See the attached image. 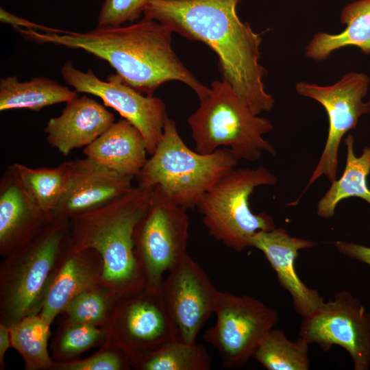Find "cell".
<instances>
[{
    "label": "cell",
    "mask_w": 370,
    "mask_h": 370,
    "mask_svg": "<svg viewBox=\"0 0 370 370\" xmlns=\"http://www.w3.org/2000/svg\"><path fill=\"white\" fill-rule=\"evenodd\" d=\"M239 1L151 0L143 14L212 49L218 56L223 79L254 114L260 115L273 108L275 99L263 83L267 71L259 62L262 38L239 18Z\"/></svg>",
    "instance_id": "1"
},
{
    "label": "cell",
    "mask_w": 370,
    "mask_h": 370,
    "mask_svg": "<svg viewBox=\"0 0 370 370\" xmlns=\"http://www.w3.org/2000/svg\"><path fill=\"white\" fill-rule=\"evenodd\" d=\"M28 40L84 50L110 64L128 86L147 95L169 81L188 86L199 101L210 88L184 65L171 47L173 32L160 22L145 18L129 25L97 26L86 32H40L16 29Z\"/></svg>",
    "instance_id": "2"
},
{
    "label": "cell",
    "mask_w": 370,
    "mask_h": 370,
    "mask_svg": "<svg viewBox=\"0 0 370 370\" xmlns=\"http://www.w3.org/2000/svg\"><path fill=\"white\" fill-rule=\"evenodd\" d=\"M151 197V188L134 186L112 201L69 220L72 246L99 253L103 260L101 284L121 297L145 287L134 254V232Z\"/></svg>",
    "instance_id": "3"
},
{
    "label": "cell",
    "mask_w": 370,
    "mask_h": 370,
    "mask_svg": "<svg viewBox=\"0 0 370 370\" xmlns=\"http://www.w3.org/2000/svg\"><path fill=\"white\" fill-rule=\"evenodd\" d=\"M238 161L227 147L208 154L190 149L174 120L167 117L156 150L135 178L138 188L157 186L175 204L193 208L207 190L236 168Z\"/></svg>",
    "instance_id": "4"
},
{
    "label": "cell",
    "mask_w": 370,
    "mask_h": 370,
    "mask_svg": "<svg viewBox=\"0 0 370 370\" xmlns=\"http://www.w3.org/2000/svg\"><path fill=\"white\" fill-rule=\"evenodd\" d=\"M210 88L187 119L195 150L208 154L227 147L238 160L256 161L264 151L275 156L263 137L274 128L270 120L254 114L226 80H215Z\"/></svg>",
    "instance_id": "5"
},
{
    "label": "cell",
    "mask_w": 370,
    "mask_h": 370,
    "mask_svg": "<svg viewBox=\"0 0 370 370\" xmlns=\"http://www.w3.org/2000/svg\"><path fill=\"white\" fill-rule=\"evenodd\" d=\"M70 237L69 221L55 219L0 265V323L10 327L39 313L51 275Z\"/></svg>",
    "instance_id": "6"
},
{
    "label": "cell",
    "mask_w": 370,
    "mask_h": 370,
    "mask_svg": "<svg viewBox=\"0 0 370 370\" xmlns=\"http://www.w3.org/2000/svg\"><path fill=\"white\" fill-rule=\"evenodd\" d=\"M277 182V177L263 166L234 168L225 174L197 205L210 234L227 247L241 251L250 247L255 233L275 228L271 216L251 211L249 199L256 187Z\"/></svg>",
    "instance_id": "7"
},
{
    "label": "cell",
    "mask_w": 370,
    "mask_h": 370,
    "mask_svg": "<svg viewBox=\"0 0 370 370\" xmlns=\"http://www.w3.org/2000/svg\"><path fill=\"white\" fill-rule=\"evenodd\" d=\"M187 209L151 188L148 207L134 232V254L145 287L160 290L164 275L187 256L189 219Z\"/></svg>",
    "instance_id": "8"
},
{
    "label": "cell",
    "mask_w": 370,
    "mask_h": 370,
    "mask_svg": "<svg viewBox=\"0 0 370 370\" xmlns=\"http://www.w3.org/2000/svg\"><path fill=\"white\" fill-rule=\"evenodd\" d=\"M103 328L106 337L101 348L121 351L132 367L165 343L178 338L160 290L146 287L121 297Z\"/></svg>",
    "instance_id": "9"
},
{
    "label": "cell",
    "mask_w": 370,
    "mask_h": 370,
    "mask_svg": "<svg viewBox=\"0 0 370 370\" xmlns=\"http://www.w3.org/2000/svg\"><path fill=\"white\" fill-rule=\"evenodd\" d=\"M214 313L216 322L203 338L216 349L226 369L241 368L254 358L279 319L278 312L260 300L219 291Z\"/></svg>",
    "instance_id": "10"
},
{
    "label": "cell",
    "mask_w": 370,
    "mask_h": 370,
    "mask_svg": "<svg viewBox=\"0 0 370 370\" xmlns=\"http://www.w3.org/2000/svg\"><path fill=\"white\" fill-rule=\"evenodd\" d=\"M369 83L367 74L349 72L332 85L320 86L306 82L296 84L297 93L321 103L329 120L325 147L301 195L322 175L330 182L336 180L338 153L343 137L356 127L360 116L370 113V98L364 101Z\"/></svg>",
    "instance_id": "11"
},
{
    "label": "cell",
    "mask_w": 370,
    "mask_h": 370,
    "mask_svg": "<svg viewBox=\"0 0 370 370\" xmlns=\"http://www.w3.org/2000/svg\"><path fill=\"white\" fill-rule=\"evenodd\" d=\"M299 336L324 352L334 345L343 347L355 370L370 368V312L347 291L337 292L303 317Z\"/></svg>",
    "instance_id": "12"
},
{
    "label": "cell",
    "mask_w": 370,
    "mask_h": 370,
    "mask_svg": "<svg viewBox=\"0 0 370 370\" xmlns=\"http://www.w3.org/2000/svg\"><path fill=\"white\" fill-rule=\"evenodd\" d=\"M60 71L64 82L76 92L99 97L106 107L114 109L135 126L145 140L148 154L154 152L168 117L165 104L160 98L139 92L116 73L110 74L103 81L91 69L83 72L71 62H66Z\"/></svg>",
    "instance_id": "13"
},
{
    "label": "cell",
    "mask_w": 370,
    "mask_h": 370,
    "mask_svg": "<svg viewBox=\"0 0 370 370\" xmlns=\"http://www.w3.org/2000/svg\"><path fill=\"white\" fill-rule=\"evenodd\" d=\"M160 292L178 338L196 343L200 330L214 312L219 293L205 271L188 255L164 278Z\"/></svg>",
    "instance_id": "14"
},
{
    "label": "cell",
    "mask_w": 370,
    "mask_h": 370,
    "mask_svg": "<svg viewBox=\"0 0 370 370\" xmlns=\"http://www.w3.org/2000/svg\"><path fill=\"white\" fill-rule=\"evenodd\" d=\"M133 179L88 157L72 161L67 188L51 214L55 219L69 221L101 207L130 191L134 187Z\"/></svg>",
    "instance_id": "15"
},
{
    "label": "cell",
    "mask_w": 370,
    "mask_h": 370,
    "mask_svg": "<svg viewBox=\"0 0 370 370\" xmlns=\"http://www.w3.org/2000/svg\"><path fill=\"white\" fill-rule=\"evenodd\" d=\"M317 245L312 240L292 236L282 227L258 231L250 242L251 247L264 254L280 285L291 295L295 312L302 317L312 313L324 301L317 290L308 287L301 280L295 267L299 251Z\"/></svg>",
    "instance_id": "16"
},
{
    "label": "cell",
    "mask_w": 370,
    "mask_h": 370,
    "mask_svg": "<svg viewBox=\"0 0 370 370\" xmlns=\"http://www.w3.org/2000/svg\"><path fill=\"white\" fill-rule=\"evenodd\" d=\"M103 260L94 249H76L68 239L47 288L40 314L51 325L80 293L101 284Z\"/></svg>",
    "instance_id": "17"
},
{
    "label": "cell",
    "mask_w": 370,
    "mask_h": 370,
    "mask_svg": "<svg viewBox=\"0 0 370 370\" xmlns=\"http://www.w3.org/2000/svg\"><path fill=\"white\" fill-rule=\"evenodd\" d=\"M53 219L35 204L10 164L0 182L1 256L30 242Z\"/></svg>",
    "instance_id": "18"
},
{
    "label": "cell",
    "mask_w": 370,
    "mask_h": 370,
    "mask_svg": "<svg viewBox=\"0 0 370 370\" xmlns=\"http://www.w3.org/2000/svg\"><path fill=\"white\" fill-rule=\"evenodd\" d=\"M114 122V115L105 106L83 95L66 103L62 113L51 117L44 132L47 143L68 156L92 143Z\"/></svg>",
    "instance_id": "19"
},
{
    "label": "cell",
    "mask_w": 370,
    "mask_h": 370,
    "mask_svg": "<svg viewBox=\"0 0 370 370\" xmlns=\"http://www.w3.org/2000/svg\"><path fill=\"white\" fill-rule=\"evenodd\" d=\"M83 153L100 164L134 178L147 158L145 140L140 131L125 119L114 122Z\"/></svg>",
    "instance_id": "20"
},
{
    "label": "cell",
    "mask_w": 370,
    "mask_h": 370,
    "mask_svg": "<svg viewBox=\"0 0 370 370\" xmlns=\"http://www.w3.org/2000/svg\"><path fill=\"white\" fill-rule=\"evenodd\" d=\"M345 29L336 34L320 32L306 47V58L315 61L326 60L334 51L347 46L358 47L370 53V0H356L347 4L340 16Z\"/></svg>",
    "instance_id": "21"
},
{
    "label": "cell",
    "mask_w": 370,
    "mask_h": 370,
    "mask_svg": "<svg viewBox=\"0 0 370 370\" xmlns=\"http://www.w3.org/2000/svg\"><path fill=\"white\" fill-rule=\"evenodd\" d=\"M77 97L75 90L48 77H36L23 82L15 75L0 79L1 112L15 109L38 112L49 106L67 103Z\"/></svg>",
    "instance_id": "22"
},
{
    "label": "cell",
    "mask_w": 370,
    "mask_h": 370,
    "mask_svg": "<svg viewBox=\"0 0 370 370\" xmlns=\"http://www.w3.org/2000/svg\"><path fill=\"white\" fill-rule=\"evenodd\" d=\"M354 143V136H347L344 141L347 148L345 168L341 177L331 182L330 188L317 204V214L321 218L333 217L337 204L349 197H359L370 205V189L367 184L370 173V147H365L362 154L356 156Z\"/></svg>",
    "instance_id": "23"
},
{
    "label": "cell",
    "mask_w": 370,
    "mask_h": 370,
    "mask_svg": "<svg viewBox=\"0 0 370 370\" xmlns=\"http://www.w3.org/2000/svg\"><path fill=\"white\" fill-rule=\"evenodd\" d=\"M11 166L35 204L42 211L51 214L67 188L72 161L53 168H32L20 163Z\"/></svg>",
    "instance_id": "24"
},
{
    "label": "cell",
    "mask_w": 370,
    "mask_h": 370,
    "mask_svg": "<svg viewBox=\"0 0 370 370\" xmlns=\"http://www.w3.org/2000/svg\"><path fill=\"white\" fill-rule=\"evenodd\" d=\"M50 326L40 313L29 315L9 327L12 347L21 356L27 370L50 369L48 352Z\"/></svg>",
    "instance_id": "25"
},
{
    "label": "cell",
    "mask_w": 370,
    "mask_h": 370,
    "mask_svg": "<svg viewBox=\"0 0 370 370\" xmlns=\"http://www.w3.org/2000/svg\"><path fill=\"white\" fill-rule=\"evenodd\" d=\"M309 344L301 337L290 340L284 331L272 328L259 344L254 358L268 370H308Z\"/></svg>",
    "instance_id": "26"
},
{
    "label": "cell",
    "mask_w": 370,
    "mask_h": 370,
    "mask_svg": "<svg viewBox=\"0 0 370 370\" xmlns=\"http://www.w3.org/2000/svg\"><path fill=\"white\" fill-rule=\"evenodd\" d=\"M212 359L206 348L179 338L169 341L133 367L139 370H209Z\"/></svg>",
    "instance_id": "27"
},
{
    "label": "cell",
    "mask_w": 370,
    "mask_h": 370,
    "mask_svg": "<svg viewBox=\"0 0 370 370\" xmlns=\"http://www.w3.org/2000/svg\"><path fill=\"white\" fill-rule=\"evenodd\" d=\"M121 298L101 284L80 293L67 305L63 323H83L103 327L109 321Z\"/></svg>",
    "instance_id": "28"
},
{
    "label": "cell",
    "mask_w": 370,
    "mask_h": 370,
    "mask_svg": "<svg viewBox=\"0 0 370 370\" xmlns=\"http://www.w3.org/2000/svg\"><path fill=\"white\" fill-rule=\"evenodd\" d=\"M106 337L103 327L83 323H63L53 345L56 362L67 361L84 352L102 344Z\"/></svg>",
    "instance_id": "29"
},
{
    "label": "cell",
    "mask_w": 370,
    "mask_h": 370,
    "mask_svg": "<svg viewBox=\"0 0 370 370\" xmlns=\"http://www.w3.org/2000/svg\"><path fill=\"white\" fill-rule=\"evenodd\" d=\"M132 367L129 358L114 349H101L84 359L53 362L51 370H125Z\"/></svg>",
    "instance_id": "30"
},
{
    "label": "cell",
    "mask_w": 370,
    "mask_h": 370,
    "mask_svg": "<svg viewBox=\"0 0 370 370\" xmlns=\"http://www.w3.org/2000/svg\"><path fill=\"white\" fill-rule=\"evenodd\" d=\"M151 0H104L97 26L118 27L136 22Z\"/></svg>",
    "instance_id": "31"
},
{
    "label": "cell",
    "mask_w": 370,
    "mask_h": 370,
    "mask_svg": "<svg viewBox=\"0 0 370 370\" xmlns=\"http://www.w3.org/2000/svg\"><path fill=\"white\" fill-rule=\"evenodd\" d=\"M0 21L4 24H8L15 29H25L27 30L42 31L45 32L63 33L64 30L55 29L43 25L32 23L25 18L18 17L3 8H0Z\"/></svg>",
    "instance_id": "32"
},
{
    "label": "cell",
    "mask_w": 370,
    "mask_h": 370,
    "mask_svg": "<svg viewBox=\"0 0 370 370\" xmlns=\"http://www.w3.org/2000/svg\"><path fill=\"white\" fill-rule=\"evenodd\" d=\"M337 250L342 254L370 266V247L353 242H334Z\"/></svg>",
    "instance_id": "33"
},
{
    "label": "cell",
    "mask_w": 370,
    "mask_h": 370,
    "mask_svg": "<svg viewBox=\"0 0 370 370\" xmlns=\"http://www.w3.org/2000/svg\"><path fill=\"white\" fill-rule=\"evenodd\" d=\"M12 347L9 327L0 323V369H3L4 357L8 349Z\"/></svg>",
    "instance_id": "34"
}]
</instances>
